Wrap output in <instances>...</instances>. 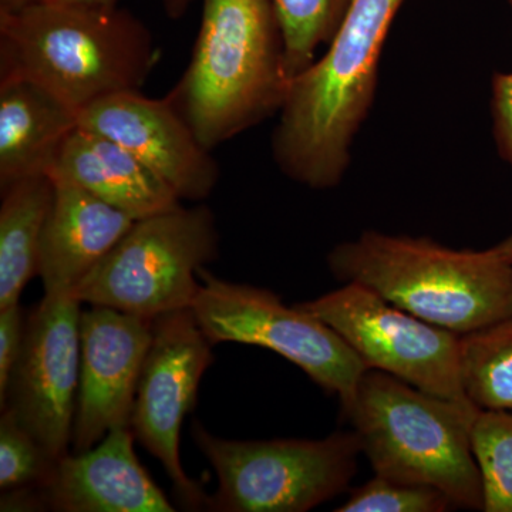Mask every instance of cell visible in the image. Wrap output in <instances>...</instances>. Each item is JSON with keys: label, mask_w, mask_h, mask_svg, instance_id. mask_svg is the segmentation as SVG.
Segmentation results:
<instances>
[{"label": "cell", "mask_w": 512, "mask_h": 512, "mask_svg": "<svg viewBox=\"0 0 512 512\" xmlns=\"http://www.w3.org/2000/svg\"><path fill=\"white\" fill-rule=\"evenodd\" d=\"M404 0H352L319 59L292 79L272 137L282 173L329 190L348 170L377 82L387 33Z\"/></svg>", "instance_id": "1"}, {"label": "cell", "mask_w": 512, "mask_h": 512, "mask_svg": "<svg viewBox=\"0 0 512 512\" xmlns=\"http://www.w3.org/2000/svg\"><path fill=\"white\" fill-rule=\"evenodd\" d=\"M157 60L150 30L117 6L33 0L0 8V74L35 83L77 114L140 92Z\"/></svg>", "instance_id": "2"}, {"label": "cell", "mask_w": 512, "mask_h": 512, "mask_svg": "<svg viewBox=\"0 0 512 512\" xmlns=\"http://www.w3.org/2000/svg\"><path fill=\"white\" fill-rule=\"evenodd\" d=\"M328 265L343 284L365 286L460 336L512 316V264L493 248L451 249L430 238L367 231L336 245Z\"/></svg>", "instance_id": "3"}, {"label": "cell", "mask_w": 512, "mask_h": 512, "mask_svg": "<svg viewBox=\"0 0 512 512\" xmlns=\"http://www.w3.org/2000/svg\"><path fill=\"white\" fill-rule=\"evenodd\" d=\"M289 84L272 0H204L190 64L167 99L212 151L279 113Z\"/></svg>", "instance_id": "4"}, {"label": "cell", "mask_w": 512, "mask_h": 512, "mask_svg": "<svg viewBox=\"0 0 512 512\" xmlns=\"http://www.w3.org/2000/svg\"><path fill=\"white\" fill-rule=\"evenodd\" d=\"M480 409L463 406L367 369L343 414L376 476L439 488L454 507L483 511L471 424Z\"/></svg>", "instance_id": "5"}, {"label": "cell", "mask_w": 512, "mask_h": 512, "mask_svg": "<svg viewBox=\"0 0 512 512\" xmlns=\"http://www.w3.org/2000/svg\"><path fill=\"white\" fill-rule=\"evenodd\" d=\"M217 222L207 205L161 212L134 222L73 295L90 306L156 319L192 308L198 272L218 256Z\"/></svg>", "instance_id": "6"}, {"label": "cell", "mask_w": 512, "mask_h": 512, "mask_svg": "<svg viewBox=\"0 0 512 512\" xmlns=\"http://www.w3.org/2000/svg\"><path fill=\"white\" fill-rule=\"evenodd\" d=\"M192 437L210 461L217 512H306L349 490L362 454L353 430L320 440H227L195 421Z\"/></svg>", "instance_id": "7"}, {"label": "cell", "mask_w": 512, "mask_h": 512, "mask_svg": "<svg viewBox=\"0 0 512 512\" xmlns=\"http://www.w3.org/2000/svg\"><path fill=\"white\" fill-rule=\"evenodd\" d=\"M201 286L192 311L214 345L234 342L272 350L303 370L348 409L369 367L323 320L298 305L286 306L269 289L235 284L198 272Z\"/></svg>", "instance_id": "8"}, {"label": "cell", "mask_w": 512, "mask_h": 512, "mask_svg": "<svg viewBox=\"0 0 512 512\" xmlns=\"http://www.w3.org/2000/svg\"><path fill=\"white\" fill-rule=\"evenodd\" d=\"M296 305L335 330L369 369L451 402L474 406L461 380L457 333L431 325L357 284H345Z\"/></svg>", "instance_id": "9"}, {"label": "cell", "mask_w": 512, "mask_h": 512, "mask_svg": "<svg viewBox=\"0 0 512 512\" xmlns=\"http://www.w3.org/2000/svg\"><path fill=\"white\" fill-rule=\"evenodd\" d=\"M214 346L192 308L153 319V338L131 413L134 436L160 461L188 510L205 507L207 495L181 464V427L197 404L202 376L214 360Z\"/></svg>", "instance_id": "10"}, {"label": "cell", "mask_w": 512, "mask_h": 512, "mask_svg": "<svg viewBox=\"0 0 512 512\" xmlns=\"http://www.w3.org/2000/svg\"><path fill=\"white\" fill-rule=\"evenodd\" d=\"M82 302L45 293L26 316L18 360L0 409L9 410L53 457L70 453L80 377Z\"/></svg>", "instance_id": "11"}, {"label": "cell", "mask_w": 512, "mask_h": 512, "mask_svg": "<svg viewBox=\"0 0 512 512\" xmlns=\"http://www.w3.org/2000/svg\"><path fill=\"white\" fill-rule=\"evenodd\" d=\"M151 338V319L106 306H90L82 311L74 453L90 450L110 430L130 427L138 379Z\"/></svg>", "instance_id": "12"}, {"label": "cell", "mask_w": 512, "mask_h": 512, "mask_svg": "<svg viewBox=\"0 0 512 512\" xmlns=\"http://www.w3.org/2000/svg\"><path fill=\"white\" fill-rule=\"evenodd\" d=\"M79 126L111 138L168 185L178 200L200 202L220 180V165L167 99L141 92L104 97L79 113Z\"/></svg>", "instance_id": "13"}, {"label": "cell", "mask_w": 512, "mask_h": 512, "mask_svg": "<svg viewBox=\"0 0 512 512\" xmlns=\"http://www.w3.org/2000/svg\"><path fill=\"white\" fill-rule=\"evenodd\" d=\"M133 430H110L90 450L57 461L45 485L50 511L174 512L134 451Z\"/></svg>", "instance_id": "14"}, {"label": "cell", "mask_w": 512, "mask_h": 512, "mask_svg": "<svg viewBox=\"0 0 512 512\" xmlns=\"http://www.w3.org/2000/svg\"><path fill=\"white\" fill-rule=\"evenodd\" d=\"M136 221L83 188L55 183L37 266L45 293L73 292Z\"/></svg>", "instance_id": "15"}, {"label": "cell", "mask_w": 512, "mask_h": 512, "mask_svg": "<svg viewBox=\"0 0 512 512\" xmlns=\"http://www.w3.org/2000/svg\"><path fill=\"white\" fill-rule=\"evenodd\" d=\"M49 177L83 188L137 221L181 205L168 185L130 151L80 126L64 141Z\"/></svg>", "instance_id": "16"}, {"label": "cell", "mask_w": 512, "mask_h": 512, "mask_svg": "<svg viewBox=\"0 0 512 512\" xmlns=\"http://www.w3.org/2000/svg\"><path fill=\"white\" fill-rule=\"evenodd\" d=\"M79 114L35 83L0 74V190L49 175Z\"/></svg>", "instance_id": "17"}, {"label": "cell", "mask_w": 512, "mask_h": 512, "mask_svg": "<svg viewBox=\"0 0 512 512\" xmlns=\"http://www.w3.org/2000/svg\"><path fill=\"white\" fill-rule=\"evenodd\" d=\"M0 205V309L19 303L37 275L40 242L55 183L49 175L25 178L3 188Z\"/></svg>", "instance_id": "18"}, {"label": "cell", "mask_w": 512, "mask_h": 512, "mask_svg": "<svg viewBox=\"0 0 512 512\" xmlns=\"http://www.w3.org/2000/svg\"><path fill=\"white\" fill-rule=\"evenodd\" d=\"M461 380L478 409L512 412V316L461 336Z\"/></svg>", "instance_id": "19"}, {"label": "cell", "mask_w": 512, "mask_h": 512, "mask_svg": "<svg viewBox=\"0 0 512 512\" xmlns=\"http://www.w3.org/2000/svg\"><path fill=\"white\" fill-rule=\"evenodd\" d=\"M352 0H272L289 80L305 72L338 32Z\"/></svg>", "instance_id": "20"}, {"label": "cell", "mask_w": 512, "mask_h": 512, "mask_svg": "<svg viewBox=\"0 0 512 512\" xmlns=\"http://www.w3.org/2000/svg\"><path fill=\"white\" fill-rule=\"evenodd\" d=\"M471 448L485 512H512V412L480 410L471 424Z\"/></svg>", "instance_id": "21"}, {"label": "cell", "mask_w": 512, "mask_h": 512, "mask_svg": "<svg viewBox=\"0 0 512 512\" xmlns=\"http://www.w3.org/2000/svg\"><path fill=\"white\" fill-rule=\"evenodd\" d=\"M46 447L9 410L0 416V488L45 485L57 464Z\"/></svg>", "instance_id": "22"}, {"label": "cell", "mask_w": 512, "mask_h": 512, "mask_svg": "<svg viewBox=\"0 0 512 512\" xmlns=\"http://www.w3.org/2000/svg\"><path fill=\"white\" fill-rule=\"evenodd\" d=\"M454 504L439 488L376 476L350 493L336 512H444Z\"/></svg>", "instance_id": "23"}, {"label": "cell", "mask_w": 512, "mask_h": 512, "mask_svg": "<svg viewBox=\"0 0 512 512\" xmlns=\"http://www.w3.org/2000/svg\"><path fill=\"white\" fill-rule=\"evenodd\" d=\"M26 316L20 303L0 309V397L18 360L25 335Z\"/></svg>", "instance_id": "24"}, {"label": "cell", "mask_w": 512, "mask_h": 512, "mask_svg": "<svg viewBox=\"0 0 512 512\" xmlns=\"http://www.w3.org/2000/svg\"><path fill=\"white\" fill-rule=\"evenodd\" d=\"M491 110L498 153L512 167V73L494 74Z\"/></svg>", "instance_id": "25"}, {"label": "cell", "mask_w": 512, "mask_h": 512, "mask_svg": "<svg viewBox=\"0 0 512 512\" xmlns=\"http://www.w3.org/2000/svg\"><path fill=\"white\" fill-rule=\"evenodd\" d=\"M50 510L49 498L43 485H25L2 491L0 511L35 512Z\"/></svg>", "instance_id": "26"}, {"label": "cell", "mask_w": 512, "mask_h": 512, "mask_svg": "<svg viewBox=\"0 0 512 512\" xmlns=\"http://www.w3.org/2000/svg\"><path fill=\"white\" fill-rule=\"evenodd\" d=\"M191 2L192 0H163V5L170 18L178 19L184 15Z\"/></svg>", "instance_id": "27"}, {"label": "cell", "mask_w": 512, "mask_h": 512, "mask_svg": "<svg viewBox=\"0 0 512 512\" xmlns=\"http://www.w3.org/2000/svg\"><path fill=\"white\" fill-rule=\"evenodd\" d=\"M493 249L501 258L512 264V234L510 237L505 238L504 241H501L500 244L494 245Z\"/></svg>", "instance_id": "28"}, {"label": "cell", "mask_w": 512, "mask_h": 512, "mask_svg": "<svg viewBox=\"0 0 512 512\" xmlns=\"http://www.w3.org/2000/svg\"><path fill=\"white\" fill-rule=\"evenodd\" d=\"M59 2L77 3L89 6H117L119 0H59Z\"/></svg>", "instance_id": "29"}, {"label": "cell", "mask_w": 512, "mask_h": 512, "mask_svg": "<svg viewBox=\"0 0 512 512\" xmlns=\"http://www.w3.org/2000/svg\"><path fill=\"white\" fill-rule=\"evenodd\" d=\"M29 2H33V0H0V8H16V6Z\"/></svg>", "instance_id": "30"}, {"label": "cell", "mask_w": 512, "mask_h": 512, "mask_svg": "<svg viewBox=\"0 0 512 512\" xmlns=\"http://www.w3.org/2000/svg\"><path fill=\"white\" fill-rule=\"evenodd\" d=\"M507 2H508V5H510L511 9H512V0H507Z\"/></svg>", "instance_id": "31"}]
</instances>
